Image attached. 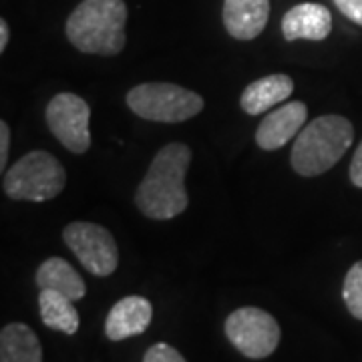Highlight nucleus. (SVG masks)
<instances>
[{
  "instance_id": "f257e3e1",
  "label": "nucleus",
  "mask_w": 362,
  "mask_h": 362,
  "mask_svg": "<svg viewBox=\"0 0 362 362\" xmlns=\"http://www.w3.org/2000/svg\"><path fill=\"white\" fill-rule=\"evenodd\" d=\"M192 163V149L183 143H169L151 161L147 175L137 187L135 204L151 220H171L189 204L185 173Z\"/></svg>"
},
{
  "instance_id": "f03ea898",
  "label": "nucleus",
  "mask_w": 362,
  "mask_h": 362,
  "mask_svg": "<svg viewBox=\"0 0 362 362\" xmlns=\"http://www.w3.org/2000/svg\"><path fill=\"white\" fill-rule=\"evenodd\" d=\"M125 25L123 0H83L66 21V37L81 52L113 57L125 47Z\"/></svg>"
},
{
  "instance_id": "7ed1b4c3",
  "label": "nucleus",
  "mask_w": 362,
  "mask_h": 362,
  "mask_svg": "<svg viewBox=\"0 0 362 362\" xmlns=\"http://www.w3.org/2000/svg\"><path fill=\"white\" fill-rule=\"evenodd\" d=\"M354 141V127L346 117L322 115L298 133L292 147V168L304 177L334 168Z\"/></svg>"
},
{
  "instance_id": "20e7f679",
  "label": "nucleus",
  "mask_w": 362,
  "mask_h": 362,
  "mask_svg": "<svg viewBox=\"0 0 362 362\" xmlns=\"http://www.w3.org/2000/svg\"><path fill=\"white\" fill-rule=\"evenodd\" d=\"M66 173L59 159L47 151H30L4 173L2 189L13 199L47 202L65 189Z\"/></svg>"
},
{
  "instance_id": "39448f33",
  "label": "nucleus",
  "mask_w": 362,
  "mask_h": 362,
  "mask_svg": "<svg viewBox=\"0 0 362 362\" xmlns=\"http://www.w3.org/2000/svg\"><path fill=\"white\" fill-rule=\"evenodd\" d=\"M129 109L141 119L157 123H181L204 109V99L173 83H143L127 93Z\"/></svg>"
},
{
  "instance_id": "423d86ee",
  "label": "nucleus",
  "mask_w": 362,
  "mask_h": 362,
  "mask_svg": "<svg viewBox=\"0 0 362 362\" xmlns=\"http://www.w3.org/2000/svg\"><path fill=\"white\" fill-rule=\"evenodd\" d=\"M226 337L247 358H266L280 342V326L266 310L246 306L233 310L226 320Z\"/></svg>"
},
{
  "instance_id": "0eeeda50",
  "label": "nucleus",
  "mask_w": 362,
  "mask_h": 362,
  "mask_svg": "<svg viewBox=\"0 0 362 362\" xmlns=\"http://www.w3.org/2000/svg\"><path fill=\"white\" fill-rule=\"evenodd\" d=\"M63 240L83 264V268L89 270L93 276L105 278L117 270L119 264L117 242L103 226L89 221H73L65 228Z\"/></svg>"
},
{
  "instance_id": "6e6552de",
  "label": "nucleus",
  "mask_w": 362,
  "mask_h": 362,
  "mask_svg": "<svg viewBox=\"0 0 362 362\" xmlns=\"http://www.w3.org/2000/svg\"><path fill=\"white\" fill-rule=\"evenodd\" d=\"M47 125L51 133L73 153H85L90 145V109L75 93H59L47 105Z\"/></svg>"
},
{
  "instance_id": "1a4fd4ad",
  "label": "nucleus",
  "mask_w": 362,
  "mask_h": 362,
  "mask_svg": "<svg viewBox=\"0 0 362 362\" xmlns=\"http://www.w3.org/2000/svg\"><path fill=\"white\" fill-rule=\"evenodd\" d=\"M308 117V107L302 101L282 105L280 109L272 111L259 123L256 131V143L266 151H274L284 147L292 137H296L302 131Z\"/></svg>"
},
{
  "instance_id": "9d476101",
  "label": "nucleus",
  "mask_w": 362,
  "mask_h": 362,
  "mask_svg": "<svg viewBox=\"0 0 362 362\" xmlns=\"http://www.w3.org/2000/svg\"><path fill=\"white\" fill-rule=\"evenodd\" d=\"M153 318V306L147 298L127 296L119 300L105 320V334L109 340H125L143 334Z\"/></svg>"
},
{
  "instance_id": "9b49d317",
  "label": "nucleus",
  "mask_w": 362,
  "mask_h": 362,
  "mask_svg": "<svg viewBox=\"0 0 362 362\" xmlns=\"http://www.w3.org/2000/svg\"><path fill=\"white\" fill-rule=\"evenodd\" d=\"M332 30L330 11L318 2H302L290 8L282 18L286 40H324Z\"/></svg>"
},
{
  "instance_id": "f8f14e48",
  "label": "nucleus",
  "mask_w": 362,
  "mask_h": 362,
  "mask_svg": "<svg viewBox=\"0 0 362 362\" xmlns=\"http://www.w3.org/2000/svg\"><path fill=\"white\" fill-rule=\"evenodd\" d=\"M270 0H223V25L238 40H254L268 25Z\"/></svg>"
},
{
  "instance_id": "ddd939ff",
  "label": "nucleus",
  "mask_w": 362,
  "mask_h": 362,
  "mask_svg": "<svg viewBox=\"0 0 362 362\" xmlns=\"http://www.w3.org/2000/svg\"><path fill=\"white\" fill-rule=\"evenodd\" d=\"M294 90V81L288 75H270L250 83L244 93L240 105L247 115H262L274 105L286 101Z\"/></svg>"
},
{
  "instance_id": "4468645a",
  "label": "nucleus",
  "mask_w": 362,
  "mask_h": 362,
  "mask_svg": "<svg viewBox=\"0 0 362 362\" xmlns=\"http://www.w3.org/2000/svg\"><path fill=\"white\" fill-rule=\"evenodd\" d=\"M37 286L40 290H54L71 300H81L87 288L78 272L63 258H49L37 270Z\"/></svg>"
},
{
  "instance_id": "2eb2a0df",
  "label": "nucleus",
  "mask_w": 362,
  "mask_h": 362,
  "mask_svg": "<svg viewBox=\"0 0 362 362\" xmlns=\"http://www.w3.org/2000/svg\"><path fill=\"white\" fill-rule=\"evenodd\" d=\"M0 362H42L39 337L26 324L13 322L0 332Z\"/></svg>"
},
{
  "instance_id": "dca6fc26",
  "label": "nucleus",
  "mask_w": 362,
  "mask_h": 362,
  "mask_svg": "<svg viewBox=\"0 0 362 362\" xmlns=\"http://www.w3.org/2000/svg\"><path fill=\"white\" fill-rule=\"evenodd\" d=\"M40 318L47 328L65 334H75L78 330V312L75 300L66 298L54 290H40L39 294Z\"/></svg>"
},
{
  "instance_id": "f3484780",
  "label": "nucleus",
  "mask_w": 362,
  "mask_h": 362,
  "mask_svg": "<svg viewBox=\"0 0 362 362\" xmlns=\"http://www.w3.org/2000/svg\"><path fill=\"white\" fill-rule=\"evenodd\" d=\"M342 298L354 318L362 320V259L356 262L344 278Z\"/></svg>"
},
{
  "instance_id": "a211bd4d",
  "label": "nucleus",
  "mask_w": 362,
  "mask_h": 362,
  "mask_svg": "<svg viewBox=\"0 0 362 362\" xmlns=\"http://www.w3.org/2000/svg\"><path fill=\"white\" fill-rule=\"evenodd\" d=\"M143 362H185V358L173 346H169L165 342H159L145 352Z\"/></svg>"
},
{
  "instance_id": "6ab92c4d",
  "label": "nucleus",
  "mask_w": 362,
  "mask_h": 362,
  "mask_svg": "<svg viewBox=\"0 0 362 362\" xmlns=\"http://www.w3.org/2000/svg\"><path fill=\"white\" fill-rule=\"evenodd\" d=\"M334 4L346 18L362 26V0H334Z\"/></svg>"
},
{
  "instance_id": "aec40b11",
  "label": "nucleus",
  "mask_w": 362,
  "mask_h": 362,
  "mask_svg": "<svg viewBox=\"0 0 362 362\" xmlns=\"http://www.w3.org/2000/svg\"><path fill=\"white\" fill-rule=\"evenodd\" d=\"M8 145H11V129L6 121H0V169H4L8 161Z\"/></svg>"
},
{
  "instance_id": "412c9836",
  "label": "nucleus",
  "mask_w": 362,
  "mask_h": 362,
  "mask_svg": "<svg viewBox=\"0 0 362 362\" xmlns=\"http://www.w3.org/2000/svg\"><path fill=\"white\" fill-rule=\"evenodd\" d=\"M350 181L356 187H362V141L358 145V149L354 151L352 161H350Z\"/></svg>"
},
{
  "instance_id": "4be33fe9",
  "label": "nucleus",
  "mask_w": 362,
  "mask_h": 362,
  "mask_svg": "<svg viewBox=\"0 0 362 362\" xmlns=\"http://www.w3.org/2000/svg\"><path fill=\"white\" fill-rule=\"evenodd\" d=\"M8 37H11V33H8V25H6V21H0V51H4V49H6V45H8Z\"/></svg>"
}]
</instances>
